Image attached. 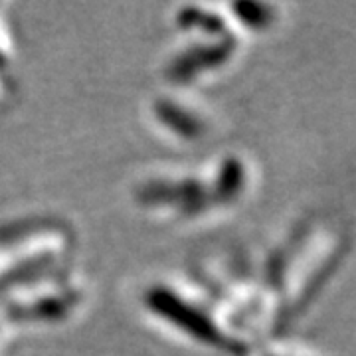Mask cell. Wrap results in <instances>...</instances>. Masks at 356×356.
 Listing matches in <instances>:
<instances>
[{"mask_svg": "<svg viewBox=\"0 0 356 356\" xmlns=\"http://www.w3.org/2000/svg\"><path fill=\"white\" fill-rule=\"evenodd\" d=\"M350 245V228L344 222L307 214L254 257L269 309V339L289 334L315 307L339 275Z\"/></svg>", "mask_w": 356, "mask_h": 356, "instance_id": "6da1fadb", "label": "cell"}, {"mask_svg": "<svg viewBox=\"0 0 356 356\" xmlns=\"http://www.w3.org/2000/svg\"><path fill=\"white\" fill-rule=\"evenodd\" d=\"M255 188L254 163L238 151H222L200 165L154 166L131 184V202L165 226H198L232 214Z\"/></svg>", "mask_w": 356, "mask_h": 356, "instance_id": "7a4b0ae2", "label": "cell"}, {"mask_svg": "<svg viewBox=\"0 0 356 356\" xmlns=\"http://www.w3.org/2000/svg\"><path fill=\"white\" fill-rule=\"evenodd\" d=\"M137 303L159 329L212 355L248 356L257 344L188 275L147 281Z\"/></svg>", "mask_w": 356, "mask_h": 356, "instance_id": "3957f363", "label": "cell"}, {"mask_svg": "<svg viewBox=\"0 0 356 356\" xmlns=\"http://www.w3.org/2000/svg\"><path fill=\"white\" fill-rule=\"evenodd\" d=\"M172 28L177 40L161 65V77L170 89L194 93L212 83L228 74L245 46L229 26L224 4H180L172 13Z\"/></svg>", "mask_w": 356, "mask_h": 356, "instance_id": "277c9868", "label": "cell"}, {"mask_svg": "<svg viewBox=\"0 0 356 356\" xmlns=\"http://www.w3.org/2000/svg\"><path fill=\"white\" fill-rule=\"evenodd\" d=\"M77 232L65 218L30 212L0 222V293L74 266Z\"/></svg>", "mask_w": 356, "mask_h": 356, "instance_id": "5b68a950", "label": "cell"}, {"mask_svg": "<svg viewBox=\"0 0 356 356\" xmlns=\"http://www.w3.org/2000/svg\"><path fill=\"white\" fill-rule=\"evenodd\" d=\"M89 287L74 266L0 293V317L8 332L48 329L70 323L86 307Z\"/></svg>", "mask_w": 356, "mask_h": 356, "instance_id": "8992f818", "label": "cell"}, {"mask_svg": "<svg viewBox=\"0 0 356 356\" xmlns=\"http://www.w3.org/2000/svg\"><path fill=\"white\" fill-rule=\"evenodd\" d=\"M147 119L153 131L170 145L194 147L214 133V115L192 91L165 88L147 105Z\"/></svg>", "mask_w": 356, "mask_h": 356, "instance_id": "52a82bcc", "label": "cell"}, {"mask_svg": "<svg viewBox=\"0 0 356 356\" xmlns=\"http://www.w3.org/2000/svg\"><path fill=\"white\" fill-rule=\"evenodd\" d=\"M229 26L245 42L271 32L280 24V6L273 2H228L224 4Z\"/></svg>", "mask_w": 356, "mask_h": 356, "instance_id": "ba28073f", "label": "cell"}, {"mask_svg": "<svg viewBox=\"0 0 356 356\" xmlns=\"http://www.w3.org/2000/svg\"><path fill=\"white\" fill-rule=\"evenodd\" d=\"M0 4V107H6L16 95V77H14V44L8 24L2 16Z\"/></svg>", "mask_w": 356, "mask_h": 356, "instance_id": "9c48e42d", "label": "cell"}, {"mask_svg": "<svg viewBox=\"0 0 356 356\" xmlns=\"http://www.w3.org/2000/svg\"><path fill=\"white\" fill-rule=\"evenodd\" d=\"M248 356H327L321 348H315L311 344L293 341L287 334L273 337L257 343Z\"/></svg>", "mask_w": 356, "mask_h": 356, "instance_id": "30bf717a", "label": "cell"}]
</instances>
